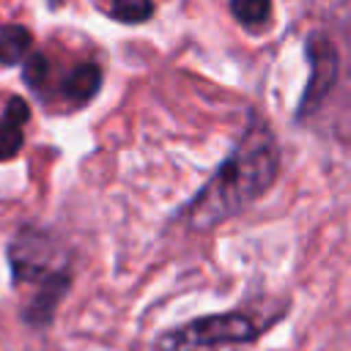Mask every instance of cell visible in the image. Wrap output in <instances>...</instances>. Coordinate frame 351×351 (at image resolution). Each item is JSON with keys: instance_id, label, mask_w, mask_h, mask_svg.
I'll use <instances>...</instances> for the list:
<instances>
[{"instance_id": "obj_4", "label": "cell", "mask_w": 351, "mask_h": 351, "mask_svg": "<svg viewBox=\"0 0 351 351\" xmlns=\"http://www.w3.org/2000/svg\"><path fill=\"white\" fill-rule=\"evenodd\" d=\"M27 118H30L27 101L19 99V96H11L5 101V107L0 110V162L19 154L22 143H25L22 129H25Z\"/></svg>"}, {"instance_id": "obj_7", "label": "cell", "mask_w": 351, "mask_h": 351, "mask_svg": "<svg viewBox=\"0 0 351 351\" xmlns=\"http://www.w3.org/2000/svg\"><path fill=\"white\" fill-rule=\"evenodd\" d=\"M228 3L241 25H261L271 14V0H228Z\"/></svg>"}, {"instance_id": "obj_3", "label": "cell", "mask_w": 351, "mask_h": 351, "mask_svg": "<svg viewBox=\"0 0 351 351\" xmlns=\"http://www.w3.org/2000/svg\"><path fill=\"white\" fill-rule=\"evenodd\" d=\"M274 321H277L274 315L261 318L250 310L200 315L176 329L162 332L156 340V348L159 351H222L233 346H247L258 340Z\"/></svg>"}, {"instance_id": "obj_5", "label": "cell", "mask_w": 351, "mask_h": 351, "mask_svg": "<svg viewBox=\"0 0 351 351\" xmlns=\"http://www.w3.org/2000/svg\"><path fill=\"white\" fill-rule=\"evenodd\" d=\"M99 85H101V69L96 63H80V66H74L63 74V80L58 85V93L71 107H82L96 96Z\"/></svg>"}, {"instance_id": "obj_8", "label": "cell", "mask_w": 351, "mask_h": 351, "mask_svg": "<svg viewBox=\"0 0 351 351\" xmlns=\"http://www.w3.org/2000/svg\"><path fill=\"white\" fill-rule=\"evenodd\" d=\"M151 14H154L151 0H112V5H110V16H115L121 22H129V25L145 22Z\"/></svg>"}, {"instance_id": "obj_2", "label": "cell", "mask_w": 351, "mask_h": 351, "mask_svg": "<svg viewBox=\"0 0 351 351\" xmlns=\"http://www.w3.org/2000/svg\"><path fill=\"white\" fill-rule=\"evenodd\" d=\"M8 263L14 288L25 299V324L44 329L55 318L58 304L71 288L69 255L49 233L38 228H22L8 244Z\"/></svg>"}, {"instance_id": "obj_6", "label": "cell", "mask_w": 351, "mask_h": 351, "mask_svg": "<svg viewBox=\"0 0 351 351\" xmlns=\"http://www.w3.org/2000/svg\"><path fill=\"white\" fill-rule=\"evenodd\" d=\"M33 36L22 25H3L0 27V66H16L30 58Z\"/></svg>"}, {"instance_id": "obj_1", "label": "cell", "mask_w": 351, "mask_h": 351, "mask_svg": "<svg viewBox=\"0 0 351 351\" xmlns=\"http://www.w3.org/2000/svg\"><path fill=\"white\" fill-rule=\"evenodd\" d=\"M277 165V140L261 121H252L239 145L233 148V154L214 173V178L184 208L186 225L203 230L244 211L271 186Z\"/></svg>"}]
</instances>
